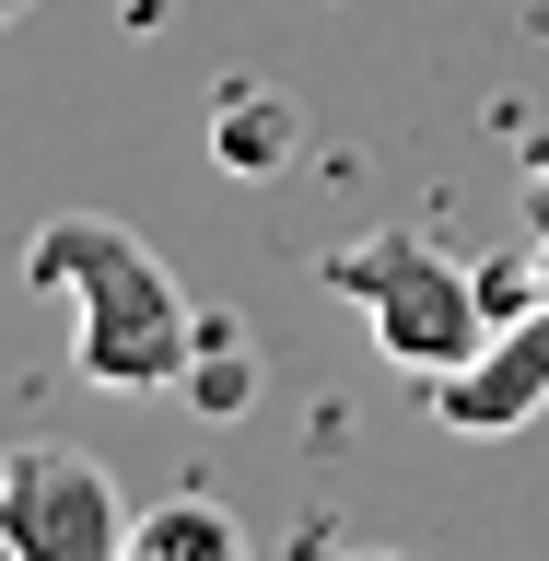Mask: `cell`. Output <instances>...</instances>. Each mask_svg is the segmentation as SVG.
Instances as JSON below:
<instances>
[{
  "instance_id": "6da1fadb",
  "label": "cell",
  "mask_w": 549,
  "mask_h": 561,
  "mask_svg": "<svg viewBox=\"0 0 549 561\" xmlns=\"http://www.w3.org/2000/svg\"><path fill=\"white\" fill-rule=\"evenodd\" d=\"M24 270L70 305V363H82V386H117V398L187 386L199 305L175 293V270L129 234V222H105V210H47L35 245H24Z\"/></svg>"
},
{
  "instance_id": "7a4b0ae2",
  "label": "cell",
  "mask_w": 549,
  "mask_h": 561,
  "mask_svg": "<svg viewBox=\"0 0 549 561\" xmlns=\"http://www.w3.org/2000/svg\"><path fill=\"white\" fill-rule=\"evenodd\" d=\"M328 293H340V305L375 328V351L398 363V375H421V386L456 375V363H468V351L503 328V316H491V293L456 270L445 245H421L410 222H386V234H351L340 257H328Z\"/></svg>"
},
{
  "instance_id": "3957f363",
  "label": "cell",
  "mask_w": 549,
  "mask_h": 561,
  "mask_svg": "<svg viewBox=\"0 0 549 561\" xmlns=\"http://www.w3.org/2000/svg\"><path fill=\"white\" fill-rule=\"evenodd\" d=\"M0 526L24 561H117L129 550V503L94 456L70 445H12L0 456Z\"/></svg>"
},
{
  "instance_id": "277c9868",
  "label": "cell",
  "mask_w": 549,
  "mask_h": 561,
  "mask_svg": "<svg viewBox=\"0 0 549 561\" xmlns=\"http://www.w3.org/2000/svg\"><path fill=\"white\" fill-rule=\"evenodd\" d=\"M538 410H549V305L526 293L456 375H433V421L445 433H526Z\"/></svg>"
},
{
  "instance_id": "5b68a950",
  "label": "cell",
  "mask_w": 549,
  "mask_h": 561,
  "mask_svg": "<svg viewBox=\"0 0 549 561\" xmlns=\"http://www.w3.org/2000/svg\"><path fill=\"white\" fill-rule=\"evenodd\" d=\"M117 561H245V526L222 503H199V491H175V503L129 515V550Z\"/></svg>"
},
{
  "instance_id": "8992f818",
  "label": "cell",
  "mask_w": 549,
  "mask_h": 561,
  "mask_svg": "<svg viewBox=\"0 0 549 561\" xmlns=\"http://www.w3.org/2000/svg\"><path fill=\"white\" fill-rule=\"evenodd\" d=\"M187 398L199 410H245V351L222 316H199V351H187Z\"/></svg>"
},
{
  "instance_id": "52a82bcc",
  "label": "cell",
  "mask_w": 549,
  "mask_h": 561,
  "mask_svg": "<svg viewBox=\"0 0 549 561\" xmlns=\"http://www.w3.org/2000/svg\"><path fill=\"white\" fill-rule=\"evenodd\" d=\"M281 152H293V117H281V105L270 117H258V105H222V164L258 175V164H281Z\"/></svg>"
},
{
  "instance_id": "ba28073f",
  "label": "cell",
  "mask_w": 549,
  "mask_h": 561,
  "mask_svg": "<svg viewBox=\"0 0 549 561\" xmlns=\"http://www.w3.org/2000/svg\"><path fill=\"white\" fill-rule=\"evenodd\" d=\"M526 222L549 234V140H538V164H526Z\"/></svg>"
},
{
  "instance_id": "9c48e42d",
  "label": "cell",
  "mask_w": 549,
  "mask_h": 561,
  "mask_svg": "<svg viewBox=\"0 0 549 561\" xmlns=\"http://www.w3.org/2000/svg\"><path fill=\"white\" fill-rule=\"evenodd\" d=\"M526 293H538V305H549V234H538V257H526Z\"/></svg>"
},
{
  "instance_id": "30bf717a",
  "label": "cell",
  "mask_w": 549,
  "mask_h": 561,
  "mask_svg": "<svg viewBox=\"0 0 549 561\" xmlns=\"http://www.w3.org/2000/svg\"><path fill=\"white\" fill-rule=\"evenodd\" d=\"M340 561H421V550H340Z\"/></svg>"
},
{
  "instance_id": "8fae6325",
  "label": "cell",
  "mask_w": 549,
  "mask_h": 561,
  "mask_svg": "<svg viewBox=\"0 0 549 561\" xmlns=\"http://www.w3.org/2000/svg\"><path fill=\"white\" fill-rule=\"evenodd\" d=\"M0 561H24V550H12V526H0Z\"/></svg>"
}]
</instances>
